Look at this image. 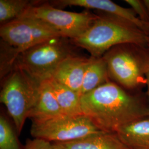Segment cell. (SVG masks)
Instances as JSON below:
<instances>
[{
  "label": "cell",
  "mask_w": 149,
  "mask_h": 149,
  "mask_svg": "<svg viewBox=\"0 0 149 149\" xmlns=\"http://www.w3.org/2000/svg\"><path fill=\"white\" fill-rule=\"evenodd\" d=\"M109 81L110 80L105 60L103 57L96 58L91 56L84 74L80 95L94 90Z\"/></svg>",
  "instance_id": "obj_15"
},
{
  "label": "cell",
  "mask_w": 149,
  "mask_h": 149,
  "mask_svg": "<svg viewBox=\"0 0 149 149\" xmlns=\"http://www.w3.org/2000/svg\"><path fill=\"white\" fill-rule=\"evenodd\" d=\"M116 134L128 149H149V116L128 123Z\"/></svg>",
  "instance_id": "obj_12"
},
{
  "label": "cell",
  "mask_w": 149,
  "mask_h": 149,
  "mask_svg": "<svg viewBox=\"0 0 149 149\" xmlns=\"http://www.w3.org/2000/svg\"><path fill=\"white\" fill-rule=\"evenodd\" d=\"M102 132L84 114L63 115L47 120L32 121L31 129L34 138L54 143L71 141Z\"/></svg>",
  "instance_id": "obj_7"
},
{
  "label": "cell",
  "mask_w": 149,
  "mask_h": 149,
  "mask_svg": "<svg viewBox=\"0 0 149 149\" xmlns=\"http://www.w3.org/2000/svg\"><path fill=\"white\" fill-rule=\"evenodd\" d=\"M58 7L78 6L88 9H95L102 12L117 16L132 23L146 36L149 34V23L141 21L132 8H124L109 0H59L52 1Z\"/></svg>",
  "instance_id": "obj_9"
},
{
  "label": "cell",
  "mask_w": 149,
  "mask_h": 149,
  "mask_svg": "<svg viewBox=\"0 0 149 149\" xmlns=\"http://www.w3.org/2000/svg\"><path fill=\"white\" fill-rule=\"evenodd\" d=\"M40 83L23 70L14 68L3 84L0 101L13 119L19 134L37 99Z\"/></svg>",
  "instance_id": "obj_4"
},
{
  "label": "cell",
  "mask_w": 149,
  "mask_h": 149,
  "mask_svg": "<svg viewBox=\"0 0 149 149\" xmlns=\"http://www.w3.org/2000/svg\"><path fill=\"white\" fill-rule=\"evenodd\" d=\"M0 37L3 43L10 47L8 62L11 65L17 56L27 49L50 39L63 37L47 23L26 16L1 24Z\"/></svg>",
  "instance_id": "obj_5"
},
{
  "label": "cell",
  "mask_w": 149,
  "mask_h": 149,
  "mask_svg": "<svg viewBox=\"0 0 149 149\" xmlns=\"http://www.w3.org/2000/svg\"><path fill=\"white\" fill-rule=\"evenodd\" d=\"M64 38L50 39L24 51L16 58L14 68L23 70L39 82L48 80L59 64L72 55Z\"/></svg>",
  "instance_id": "obj_6"
},
{
  "label": "cell",
  "mask_w": 149,
  "mask_h": 149,
  "mask_svg": "<svg viewBox=\"0 0 149 149\" xmlns=\"http://www.w3.org/2000/svg\"><path fill=\"white\" fill-rule=\"evenodd\" d=\"M53 144L54 149H128L117 134L104 132L71 141Z\"/></svg>",
  "instance_id": "obj_11"
},
{
  "label": "cell",
  "mask_w": 149,
  "mask_h": 149,
  "mask_svg": "<svg viewBox=\"0 0 149 149\" xmlns=\"http://www.w3.org/2000/svg\"><path fill=\"white\" fill-rule=\"evenodd\" d=\"M146 80H147V84H146V88L147 91L146 92V95H147V98H148V111H149V71L147 72L146 74Z\"/></svg>",
  "instance_id": "obj_20"
},
{
  "label": "cell",
  "mask_w": 149,
  "mask_h": 149,
  "mask_svg": "<svg viewBox=\"0 0 149 149\" xmlns=\"http://www.w3.org/2000/svg\"><path fill=\"white\" fill-rule=\"evenodd\" d=\"M65 115L48 82L40 83L37 99L30 111L28 118L32 121L44 120Z\"/></svg>",
  "instance_id": "obj_13"
},
{
  "label": "cell",
  "mask_w": 149,
  "mask_h": 149,
  "mask_svg": "<svg viewBox=\"0 0 149 149\" xmlns=\"http://www.w3.org/2000/svg\"><path fill=\"white\" fill-rule=\"evenodd\" d=\"M0 149H20L15 132L2 116L0 117Z\"/></svg>",
  "instance_id": "obj_17"
},
{
  "label": "cell",
  "mask_w": 149,
  "mask_h": 149,
  "mask_svg": "<svg viewBox=\"0 0 149 149\" xmlns=\"http://www.w3.org/2000/svg\"><path fill=\"white\" fill-rule=\"evenodd\" d=\"M90 60L91 58L70 56L59 64L50 78L80 95L84 74Z\"/></svg>",
  "instance_id": "obj_10"
},
{
  "label": "cell",
  "mask_w": 149,
  "mask_h": 149,
  "mask_svg": "<svg viewBox=\"0 0 149 149\" xmlns=\"http://www.w3.org/2000/svg\"><path fill=\"white\" fill-rule=\"evenodd\" d=\"M144 5L145 6L149 14V0H143Z\"/></svg>",
  "instance_id": "obj_21"
},
{
  "label": "cell",
  "mask_w": 149,
  "mask_h": 149,
  "mask_svg": "<svg viewBox=\"0 0 149 149\" xmlns=\"http://www.w3.org/2000/svg\"><path fill=\"white\" fill-rule=\"evenodd\" d=\"M84 115L101 130L116 133L128 123L149 116L146 92H134L109 81L81 96Z\"/></svg>",
  "instance_id": "obj_1"
},
{
  "label": "cell",
  "mask_w": 149,
  "mask_h": 149,
  "mask_svg": "<svg viewBox=\"0 0 149 149\" xmlns=\"http://www.w3.org/2000/svg\"><path fill=\"white\" fill-rule=\"evenodd\" d=\"M80 37L72 39L76 45L87 50L91 57H102L112 48L134 43L147 46V36L132 23L102 12Z\"/></svg>",
  "instance_id": "obj_2"
},
{
  "label": "cell",
  "mask_w": 149,
  "mask_h": 149,
  "mask_svg": "<svg viewBox=\"0 0 149 149\" xmlns=\"http://www.w3.org/2000/svg\"><path fill=\"white\" fill-rule=\"evenodd\" d=\"M106 61L109 78L127 90L138 92L146 87L149 71V49L134 43L116 46L102 56Z\"/></svg>",
  "instance_id": "obj_3"
},
{
  "label": "cell",
  "mask_w": 149,
  "mask_h": 149,
  "mask_svg": "<svg viewBox=\"0 0 149 149\" xmlns=\"http://www.w3.org/2000/svg\"><path fill=\"white\" fill-rule=\"evenodd\" d=\"M24 149H54V148L53 144L49 141L34 138L27 140Z\"/></svg>",
  "instance_id": "obj_19"
},
{
  "label": "cell",
  "mask_w": 149,
  "mask_h": 149,
  "mask_svg": "<svg viewBox=\"0 0 149 149\" xmlns=\"http://www.w3.org/2000/svg\"><path fill=\"white\" fill-rule=\"evenodd\" d=\"M22 16L39 19L53 27L63 37L74 39L90 27L98 15L87 11L76 13L64 11L44 3L38 5L32 3Z\"/></svg>",
  "instance_id": "obj_8"
},
{
  "label": "cell",
  "mask_w": 149,
  "mask_h": 149,
  "mask_svg": "<svg viewBox=\"0 0 149 149\" xmlns=\"http://www.w3.org/2000/svg\"><path fill=\"white\" fill-rule=\"evenodd\" d=\"M53 91L56 100L65 115L83 114L81 107V95L68 87L49 78L46 80Z\"/></svg>",
  "instance_id": "obj_14"
},
{
  "label": "cell",
  "mask_w": 149,
  "mask_h": 149,
  "mask_svg": "<svg viewBox=\"0 0 149 149\" xmlns=\"http://www.w3.org/2000/svg\"><path fill=\"white\" fill-rule=\"evenodd\" d=\"M28 0H0V22L3 24L21 17L32 5Z\"/></svg>",
  "instance_id": "obj_16"
},
{
  "label": "cell",
  "mask_w": 149,
  "mask_h": 149,
  "mask_svg": "<svg viewBox=\"0 0 149 149\" xmlns=\"http://www.w3.org/2000/svg\"><path fill=\"white\" fill-rule=\"evenodd\" d=\"M147 46L149 49V34L147 36Z\"/></svg>",
  "instance_id": "obj_22"
},
{
  "label": "cell",
  "mask_w": 149,
  "mask_h": 149,
  "mask_svg": "<svg viewBox=\"0 0 149 149\" xmlns=\"http://www.w3.org/2000/svg\"><path fill=\"white\" fill-rule=\"evenodd\" d=\"M133 10L139 18L146 23H149V14L143 1L126 0L125 1Z\"/></svg>",
  "instance_id": "obj_18"
}]
</instances>
